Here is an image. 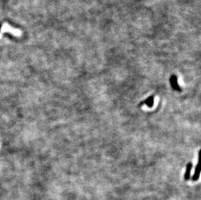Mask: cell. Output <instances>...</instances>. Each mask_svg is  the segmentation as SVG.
Wrapping results in <instances>:
<instances>
[{"mask_svg": "<svg viewBox=\"0 0 201 200\" xmlns=\"http://www.w3.org/2000/svg\"><path fill=\"white\" fill-rule=\"evenodd\" d=\"M200 151H199V162H198L197 164L195 166V172H194L193 175L192 177V181H196L198 180L200 176Z\"/></svg>", "mask_w": 201, "mask_h": 200, "instance_id": "7a4b0ae2", "label": "cell"}, {"mask_svg": "<svg viewBox=\"0 0 201 200\" xmlns=\"http://www.w3.org/2000/svg\"><path fill=\"white\" fill-rule=\"evenodd\" d=\"M170 83L171 87L174 90L178 91L180 92L182 91L181 87H180L178 85V78L175 75H172L170 77Z\"/></svg>", "mask_w": 201, "mask_h": 200, "instance_id": "6da1fadb", "label": "cell"}, {"mask_svg": "<svg viewBox=\"0 0 201 200\" xmlns=\"http://www.w3.org/2000/svg\"><path fill=\"white\" fill-rule=\"evenodd\" d=\"M154 96L152 95V96H149V97L147 98L144 101L141 103V105L143 104H145L147 105L148 107L151 108V107H152L153 105H154Z\"/></svg>", "mask_w": 201, "mask_h": 200, "instance_id": "277c9868", "label": "cell"}, {"mask_svg": "<svg viewBox=\"0 0 201 200\" xmlns=\"http://www.w3.org/2000/svg\"><path fill=\"white\" fill-rule=\"evenodd\" d=\"M1 24H0V31H1Z\"/></svg>", "mask_w": 201, "mask_h": 200, "instance_id": "5b68a950", "label": "cell"}, {"mask_svg": "<svg viewBox=\"0 0 201 200\" xmlns=\"http://www.w3.org/2000/svg\"><path fill=\"white\" fill-rule=\"evenodd\" d=\"M193 164L191 163H188L186 166V169H185V174H184V180L188 181L190 179L191 177V171L192 169Z\"/></svg>", "mask_w": 201, "mask_h": 200, "instance_id": "3957f363", "label": "cell"}]
</instances>
